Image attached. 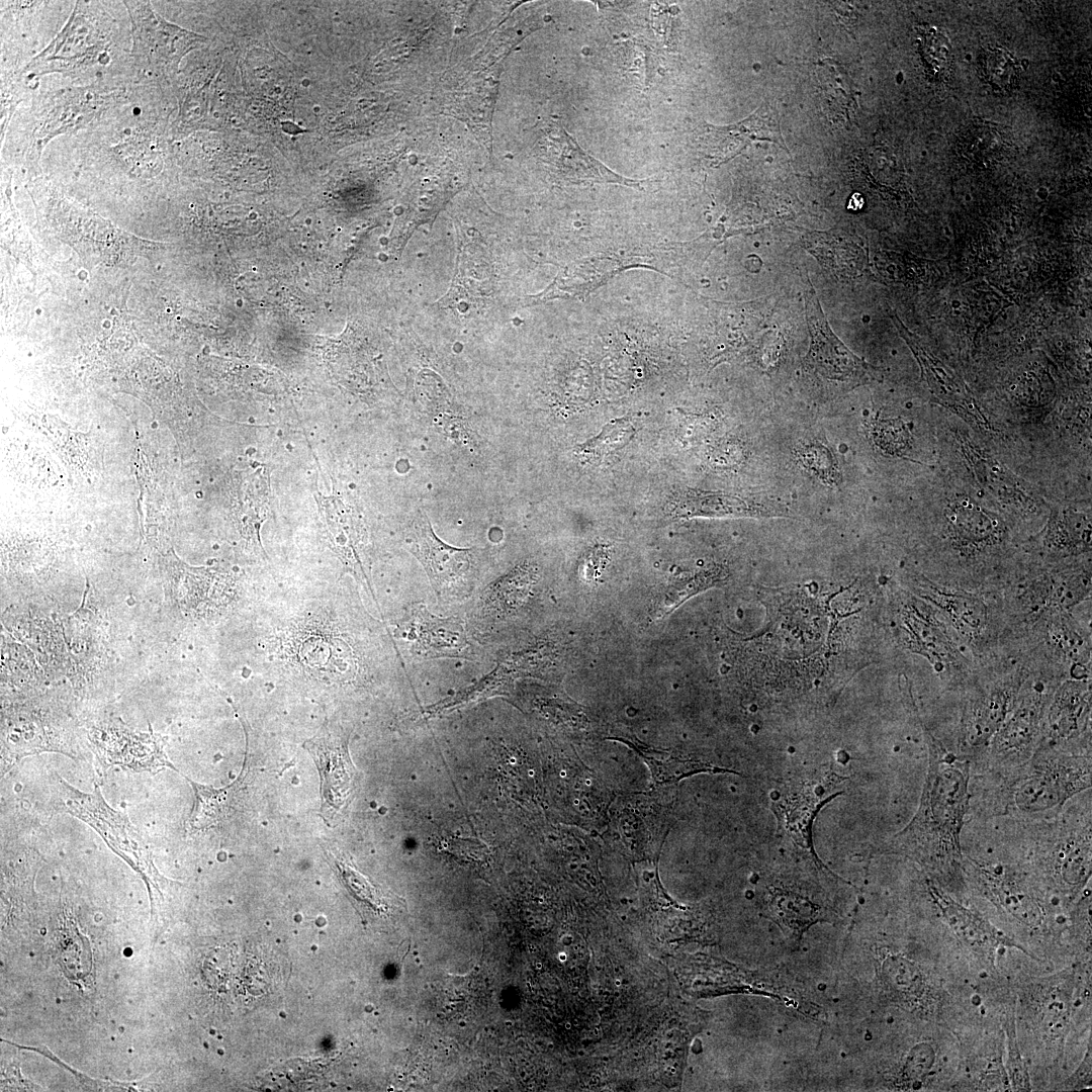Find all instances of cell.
<instances>
[{
  "instance_id": "obj_5",
  "label": "cell",
  "mask_w": 1092,
  "mask_h": 1092,
  "mask_svg": "<svg viewBox=\"0 0 1092 1092\" xmlns=\"http://www.w3.org/2000/svg\"><path fill=\"white\" fill-rule=\"evenodd\" d=\"M1067 674L1056 666L1033 658L1015 705L993 737L990 747L999 762H1019L1031 757L1038 748L1049 703Z\"/></svg>"
},
{
  "instance_id": "obj_8",
  "label": "cell",
  "mask_w": 1092,
  "mask_h": 1092,
  "mask_svg": "<svg viewBox=\"0 0 1092 1092\" xmlns=\"http://www.w3.org/2000/svg\"><path fill=\"white\" fill-rule=\"evenodd\" d=\"M806 317L811 335L804 370L828 394H840L858 385L864 364L832 333L812 286L805 292Z\"/></svg>"
},
{
  "instance_id": "obj_2",
  "label": "cell",
  "mask_w": 1092,
  "mask_h": 1092,
  "mask_svg": "<svg viewBox=\"0 0 1092 1092\" xmlns=\"http://www.w3.org/2000/svg\"><path fill=\"white\" fill-rule=\"evenodd\" d=\"M1032 666L1033 657L1015 647L1004 648L979 666L963 688L967 693L960 726L963 747L975 750L990 745L1013 709Z\"/></svg>"
},
{
  "instance_id": "obj_24",
  "label": "cell",
  "mask_w": 1092,
  "mask_h": 1092,
  "mask_svg": "<svg viewBox=\"0 0 1092 1092\" xmlns=\"http://www.w3.org/2000/svg\"><path fill=\"white\" fill-rule=\"evenodd\" d=\"M829 452L821 445H809L801 449L799 456L805 466L811 467L821 477L834 482L838 476L836 465Z\"/></svg>"
},
{
  "instance_id": "obj_4",
  "label": "cell",
  "mask_w": 1092,
  "mask_h": 1092,
  "mask_svg": "<svg viewBox=\"0 0 1092 1092\" xmlns=\"http://www.w3.org/2000/svg\"><path fill=\"white\" fill-rule=\"evenodd\" d=\"M913 593L944 617L978 665L1003 649L1006 620L999 594L948 586L928 578H915Z\"/></svg>"
},
{
  "instance_id": "obj_13",
  "label": "cell",
  "mask_w": 1092,
  "mask_h": 1092,
  "mask_svg": "<svg viewBox=\"0 0 1092 1092\" xmlns=\"http://www.w3.org/2000/svg\"><path fill=\"white\" fill-rule=\"evenodd\" d=\"M754 141H768L787 149L774 108L761 105L749 117L728 126H700L697 143L702 156L712 164L733 159Z\"/></svg>"
},
{
  "instance_id": "obj_21",
  "label": "cell",
  "mask_w": 1092,
  "mask_h": 1092,
  "mask_svg": "<svg viewBox=\"0 0 1092 1092\" xmlns=\"http://www.w3.org/2000/svg\"><path fill=\"white\" fill-rule=\"evenodd\" d=\"M638 751L648 762L653 778L658 783H670L697 772H723L729 771L701 761L679 760L674 758L661 759L654 752L638 746Z\"/></svg>"
},
{
  "instance_id": "obj_6",
  "label": "cell",
  "mask_w": 1092,
  "mask_h": 1092,
  "mask_svg": "<svg viewBox=\"0 0 1092 1092\" xmlns=\"http://www.w3.org/2000/svg\"><path fill=\"white\" fill-rule=\"evenodd\" d=\"M1040 751L1011 789L1012 805L1023 813L1057 809L1091 786L1090 755L1061 754L1056 749Z\"/></svg>"
},
{
  "instance_id": "obj_9",
  "label": "cell",
  "mask_w": 1092,
  "mask_h": 1092,
  "mask_svg": "<svg viewBox=\"0 0 1092 1092\" xmlns=\"http://www.w3.org/2000/svg\"><path fill=\"white\" fill-rule=\"evenodd\" d=\"M58 794L56 804L61 810L90 824L115 852L136 870H153L143 838L123 814L108 807L98 787L94 793L84 794L60 779Z\"/></svg>"
},
{
  "instance_id": "obj_10",
  "label": "cell",
  "mask_w": 1092,
  "mask_h": 1092,
  "mask_svg": "<svg viewBox=\"0 0 1092 1092\" xmlns=\"http://www.w3.org/2000/svg\"><path fill=\"white\" fill-rule=\"evenodd\" d=\"M124 4L132 23V55L156 72L176 67L185 54L206 41L204 36L166 21L150 2Z\"/></svg>"
},
{
  "instance_id": "obj_17",
  "label": "cell",
  "mask_w": 1092,
  "mask_h": 1092,
  "mask_svg": "<svg viewBox=\"0 0 1092 1092\" xmlns=\"http://www.w3.org/2000/svg\"><path fill=\"white\" fill-rule=\"evenodd\" d=\"M947 531L957 547L977 550L999 541L1003 528L986 511L970 502H956L946 509Z\"/></svg>"
},
{
  "instance_id": "obj_3",
  "label": "cell",
  "mask_w": 1092,
  "mask_h": 1092,
  "mask_svg": "<svg viewBox=\"0 0 1092 1092\" xmlns=\"http://www.w3.org/2000/svg\"><path fill=\"white\" fill-rule=\"evenodd\" d=\"M892 607L900 643L925 657L950 688L963 689L979 665L940 612L904 589L893 594Z\"/></svg>"
},
{
  "instance_id": "obj_14",
  "label": "cell",
  "mask_w": 1092,
  "mask_h": 1092,
  "mask_svg": "<svg viewBox=\"0 0 1092 1092\" xmlns=\"http://www.w3.org/2000/svg\"><path fill=\"white\" fill-rule=\"evenodd\" d=\"M414 537V553L424 565L438 596L450 597L466 592L471 566L469 550L442 542L424 518L418 519Z\"/></svg>"
},
{
  "instance_id": "obj_7",
  "label": "cell",
  "mask_w": 1092,
  "mask_h": 1092,
  "mask_svg": "<svg viewBox=\"0 0 1092 1092\" xmlns=\"http://www.w3.org/2000/svg\"><path fill=\"white\" fill-rule=\"evenodd\" d=\"M1037 659L1063 670L1068 677H1091V635L1070 611L1044 614L1010 639Z\"/></svg>"
},
{
  "instance_id": "obj_16",
  "label": "cell",
  "mask_w": 1092,
  "mask_h": 1092,
  "mask_svg": "<svg viewBox=\"0 0 1092 1092\" xmlns=\"http://www.w3.org/2000/svg\"><path fill=\"white\" fill-rule=\"evenodd\" d=\"M676 511L689 517L789 516L788 509L779 503L723 493L686 494L678 502Z\"/></svg>"
},
{
  "instance_id": "obj_22",
  "label": "cell",
  "mask_w": 1092,
  "mask_h": 1092,
  "mask_svg": "<svg viewBox=\"0 0 1092 1092\" xmlns=\"http://www.w3.org/2000/svg\"><path fill=\"white\" fill-rule=\"evenodd\" d=\"M634 434L635 430L629 421L615 420L607 424L599 435L583 443L580 450L594 456H604L626 446Z\"/></svg>"
},
{
  "instance_id": "obj_15",
  "label": "cell",
  "mask_w": 1092,
  "mask_h": 1092,
  "mask_svg": "<svg viewBox=\"0 0 1092 1092\" xmlns=\"http://www.w3.org/2000/svg\"><path fill=\"white\" fill-rule=\"evenodd\" d=\"M411 633L413 650L419 657L457 656L468 646L459 620L435 617L423 605L414 609Z\"/></svg>"
},
{
  "instance_id": "obj_12",
  "label": "cell",
  "mask_w": 1092,
  "mask_h": 1092,
  "mask_svg": "<svg viewBox=\"0 0 1092 1092\" xmlns=\"http://www.w3.org/2000/svg\"><path fill=\"white\" fill-rule=\"evenodd\" d=\"M348 736L331 727H324L315 736L304 741L321 777V816L329 825L349 796L352 765L348 755Z\"/></svg>"
},
{
  "instance_id": "obj_19",
  "label": "cell",
  "mask_w": 1092,
  "mask_h": 1092,
  "mask_svg": "<svg viewBox=\"0 0 1092 1092\" xmlns=\"http://www.w3.org/2000/svg\"><path fill=\"white\" fill-rule=\"evenodd\" d=\"M725 572L721 567H713L673 580L658 594L652 608L653 618L655 620L664 618L690 597L722 581Z\"/></svg>"
},
{
  "instance_id": "obj_18",
  "label": "cell",
  "mask_w": 1092,
  "mask_h": 1092,
  "mask_svg": "<svg viewBox=\"0 0 1092 1092\" xmlns=\"http://www.w3.org/2000/svg\"><path fill=\"white\" fill-rule=\"evenodd\" d=\"M81 20L82 16H79L75 11L56 39L35 60H46V62L61 60V68H73L85 62L84 60L90 59L97 46L100 44H93L89 40L90 28H88L85 21L83 27L80 28Z\"/></svg>"
},
{
  "instance_id": "obj_11",
  "label": "cell",
  "mask_w": 1092,
  "mask_h": 1092,
  "mask_svg": "<svg viewBox=\"0 0 1092 1092\" xmlns=\"http://www.w3.org/2000/svg\"><path fill=\"white\" fill-rule=\"evenodd\" d=\"M1091 716V677L1063 679L1049 703L1038 749H1057L1087 732Z\"/></svg>"
},
{
  "instance_id": "obj_25",
  "label": "cell",
  "mask_w": 1092,
  "mask_h": 1092,
  "mask_svg": "<svg viewBox=\"0 0 1092 1092\" xmlns=\"http://www.w3.org/2000/svg\"><path fill=\"white\" fill-rule=\"evenodd\" d=\"M877 442L879 445L891 451H897L903 447L901 443L907 442L905 429L901 423L884 422L877 428Z\"/></svg>"
},
{
  "instance_id": "obj_20",
  "label": "cell",
  "mask_w": 1092,
  "mask_h": 1092,
  "mask_svg": "<svg viewBox=\"0 0 1092 1092\" xmlns=\"http://www.w3.org/2000/svg\"><path fill=\"white\" fill-rule=\"evenodd\" d=\"M190 783L195 792V803L189 817V828L200 830L214 825L224 815L228 788L216 790Z\"/></svg>"
},
{
  "instance_id": "obj_23",
  "label": "cell",
  "mask_w": 1092,
  "mask_h": 1092,
  "mask_svg": "<svg viewBox=\"0 0 1092 1092\" xmlns=\"http://www.w3.org/2000/svg\"><path fill=\"white\" fill-rule=\"evenodd\" d=\"M986 53L982 58L983 75L990 83L1006 87V84H1010L1016 76L1014 63L1008 54H1004L1005 52L1001 50H991Z\"/></svg>"
},
{
  "instance_id": "obj_1",
  "label": "cell",
  "mask_w": 1092,
  "mask_h": 1092,
  "mask_svg": "<svg viewBox=\"0 0 1092 1092\" xmlns=\"http://www.w3.org/2000/svg\"><path fill=\"white\" fill-rule=\"evenodd\" d=\"M928 770L917 812L887 845L936 862L961 858V832L969 807V762L947 750L925 727Z\"/></svg>"
}]
</instances>
